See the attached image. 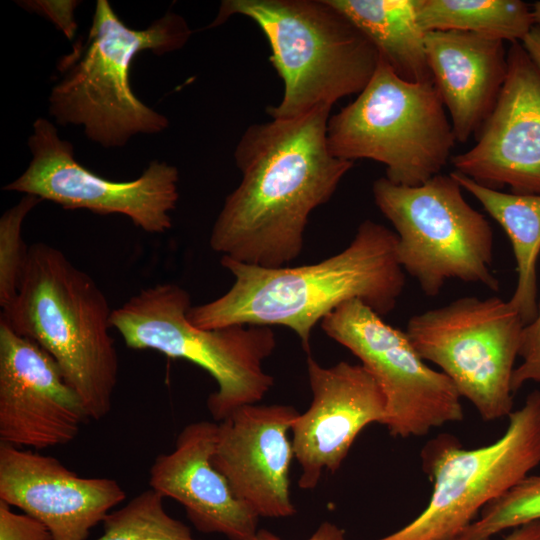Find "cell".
Returning <instances> with one entry per match:
<instances>
[{"label":"cell","instance_id":"27","mask_svg":"<svg viewBox=\"0 0 540 540\" xmlns=\"http://www.w3.org/2000/svg\"><path fill=\"white\" fill-rule=\"evenodd\" d=\"M0 540H53L48 528L36 518L14 512L0 500Z\"/></svg>","mask_w":540,"mask_h":540},{"label":"cell","instance_id":"18","mask_svg":"<svg viewBox=\"0 0 540 540\" xmlns=\"http://www.w3.org/2000/svg\"><path fill=\"white\" fill-rule=\"evenodd\" d=\"M218 422L197 421L179 433L175 448L158 455L149 471L151 489L179 502L194 527L229 540H255L259 517L213 466Z\"/></svg>","mask_w":540,"mask_h":540},{"label":"cell","instance_id":"5","mask_svg":"<svg viewBox=\"0 0 540 540\" xmlns=\"http://www.w3.org/2000/svg\"><path fill=\"white\" fill-rule=\"evenodd\" d=\"M234 15L258 25L282 79L280 102L267 107L271 119H293L332 107L343 97L359 94L377 68L374 45L329 0H224L209 28Z\"/></svg>","mask_w":540,"mask_h":540},{"label":"cell","instance_id":"23","mask_svg":"<svg viewBox=\"0 0 540 540\" xmlns=\"http://www.w3.org/2000/svg\"><path fill=\"white\" fill-rule=\"evenodd\" d=\"M164 497L146 490L103 521V534L96 540H198L190 528L165 510Z\"/></svg>","mask_w":540,"mask_h":540},{"label":"cell","instance_id":"1","mask_svg":"<svg viewBox=\"0 0 540 540\" xmlns=\"http://www.w3.org/2000/svg\"><path fill=\"white\" fill-rule=\"evenodd\" d=\"M331 108L246 129L234 151L242 178L213 224L212 250L265 268L286 266L300 255L310 214L329 201L353 166L329 149Z\"/></svg>","mask_w":540,"mask_h":540},{"label":"cell","instance_id":"2","mask_svg":"<svg viewBox=\"0 0 540 540\" xmlns=\"http://www.w3.org/2000/svg\"><path fill=\"white\" fill-rule=\"evenodd\" d=\"M396 244L394 231L364 220L344 250L314 264L265 268L222 257L232 286L187 318L202 329L285 326L309 354L315 325L343 303L359 300L381 317L393 311L405 286Z\"/></svg>","mask_w":540,"mask_h":540},{"label":"cell","instance_id":"25","mask_svg":"<svg viewBox=\"0 0 540 540\" xmlns=\"http://www.w3.org/2000/svg\"><path fill=\"white\" fill-rule=\"evenodd\" d=\"M42 200L25 195L0 218V306L6 308L15 298L27 263L29 247L22 238V225L28 213Z\"/></svg>","mask_w":540,"mask_h":540},{"label":"cell","instance_id":"14","mask_svg":"<svg viewBox=\"0 0 540 540\" xmlns=\"http://www.w3.org/2000/svg\"><path fill=\"white\" fill-rule=\"evenodd\" d=\"M507 59L506 80L476 143L451 162L483 186L540 194V71L521 43H512Z\"/></svg>","mask_w":540,"mask_h":540},{"label":"cell","instance_id":"4","mask_svg":"<svg viewBox=\"0 0 540 540\" xmlns=\"http://www.w3.org/2000/svg\"><path fill=\"white\" fill-rule=\"evenodd\" d=\"M186 20L168 11L145 29L128 27L107 0H97L87 39L60 61L65 72L49 96L60 125L82 126L105 148L122 147L137 134L164 131L169 121L134 94L130 69L145 50L156 55L182 48L191 36Z\"/></svg>","mask_w":540,"mask_h":540},{"label":"cell","instance_id":"24","mask_svg":"<svg viewBox=\"0 0 540 540\" xmlns=\"http://www.w3.org/2000/svg\"><path fill=\"white\" fill-rule=\"evenodd\" d=\"M540 520V474L529 475L481 510L474 520L451 540H490L508 528Z\"/></svg>","mask_w":540,"mask_h":540},{"label":"cell","instance_id":"21","mask_svg":"<svg viewBox=\"0 0 540 540\" xmlns=\"http://www.w3.org/2000/svg\"><path fill=\"white\" fill-rule=\"evenodd\" d=\"M462 189L474 196L503 228L513 248L517 283L509 302L528 325L538 311L537 262L540 254V194H514L479 184L453 171Z\"/></svg>","mask_w":540,"mask_h":540},{"label":"cell","instance_id":"22","mask_svg":"<svg viewBox=\"0 0 540 540\" xmlns=\"http://www.w3.org/2000/svg\"><path fill=\"white\" fill-rule=\"evenodd\" d=\"M424 31H461L521 43L534 27L531 7L521 0H416Z\"/></svg>","mask_w":540,"mask_h":540},{"label":"cell","instance_id":"9","mask_svg":"<svg viewBox=\"0 0 540 540\" xmlns=\"http://www.w3.org/2000/svg\"><path fill=\"white\" fill-rule=\"evenodd\" d=\"M433 482L425 509L409 524L376 540H449L486 505L498 499L540 465V390L508 416L504 434L493 443L466 449L441 434L421 452Z\"/></svg>","mask_w":540,"mask_h":540},{"label":"cell","instance_id":"17","mask_svg":"<svg viewBox=\"0 0 540 540\" xmlns=\"http://www.w3.org/2000/svg\"><path fill=\"white\" fill-rule=\"evenodd\" d=\"M125 498L114 479L81 477L54 457L0 443V500L42 522L53 540H87Z\"/></svg>","mask_w":540,"mask_h":540},{"label":"cell","instance_id":"12","mask_svg":"<svg viewBox=\"0 0 540 540\" xmlns=\"http://www.w3.org/2000/svg\"><path fill=\"white\" fill-rule=\"evenodd\" d=\"M28 146L30 164L3 190L33 195L68 210L124 215L148 233H164L172 227L170 213L179 198V172L174 165L154 160L134 180L103 178L75 160L72 144L59 138L55 125L42 117L33 123Z\"/></svg>","mask_w":540,"mask_h":540},{"label":"cell","instance_id":"8","mask_svg":"<svg viewBox=\"0 0 540 540\" xmlns=\"http://www.w3.org/2000/svg\"><path fill=\"white\" fill-rule=\"evenodd\" d=\"M372 192L376 206L395 229L400 266L425 295H438L447 281L455 279L498 291L499 281L491 270L492 227L465 200L451 173L418 186L381 177Z\"/></svg>","mask_w":540,"mask_h":540},{"label":"cell","instance_id":"20","mask_svg":"<svg viewBox=\"0 0 540 540\" xmlns=\"http://www.w3.org/2000/svg\"><path fill=\"white\" fill-rule=\"evenodd\" d=\"M374 45L402 79L431 83L425 36L416 0H329Z\"/></svg>","mask_w":540,"mask_h":540},{"label":"cell","instance_id":"32","mask_svg":"<svg viewBox=\"0 0 540 540\" xmlns=\"http://www.w3.org/2000/svg\"><path fill=\"white\" fill-rule=\"evenodd\" d=\"M534 26L540 27V1L535 2L531 7Z\"/></svg>","mask_w":540,"mask_h":540},{"label":"cell","instance_id":"10","mask_svg":"<svg viewBox=\"0 0 540 540\" xmlns=\"http://www.w3.org/2000/svg\"><path fill=\"white\" fill-rule=\"evenodd\" d=\"M525 324L509 300L466 296L412 316L406 334L484 421L514 410L512 376Z\"/></svg>","mask_w":540,"mask_h":540},{"label":"cell","instance_id":"19","mask_svg":"<svg viewBox=\"0 0 540 540\" xmlns=\"http://www.w3.org/2000/svg\"><path fill=\"white\" fill-rule=\"evenodd\" d=\"M428 65L456 142L480 132L492 113L508 71L504 42L461 31H428Z\"/></svg>","mask_w":540,"mask_h":540},{"label":"cell","instance_id":"6","mask_svg":"<svg viewBox=\"0 0 540 540\" xmlns=\"http://www.w3.org/2000/svg\"><path fill=\"white\" fill-rule=\"evenodd\" d=\"M191 306L186 289L160 283L114 309L111 324L131 349L154 350L206 370L218 386L207 408L219 422L244 405L257 404L272 388L274 379L263 363L274 352L276 338L267 326L196 327L187 318Z\"/></svg>","mask_w":540,"mask_h":540},{"label":"cell","instance_id":"3","mask_svg":"<svg viewBox=\"0 0 540 540\" xmlns=\"http://www.w3.org/2000/svg\"><path fill=\"white\" fill-rule=\"evenodd\" d=\"M112 312L93 278L38 242L29 246L17 294L0 318L55 360L88 419L97 421L111 410L119 375Z\"/></svg>","mask_w":540,"mask_h":540},{"label":"cell","instance_id":"30","mask_svg":"<svg viewBox=\"0 0 540 540\" xmlns=\"http://www.w3.org/2000/svg\"><path fill=\"white\" fill-rule=\"evenodd\" d=\"M521 45L540 71V27L534 26Z\"/></svg>","mask_w":540,"mask_h":540},{"label":"cell","instance_id":"29","mask_svg":"<svg viewBox=\"0 0 540 540\" xmlns=\"http://www.w3.org/2000/svg\"><path fill=\"white\" fill-rule=\"evenodd\" d=\"M255 540H282L266 529H258ZM307 540H346L344 530L331 522H323Z\"/></svg>","mask_w":540,"mask_h":540},{"label":"cell","instance_id":"13","mask_svg":"<svg viewBox=\"0 0 540 540\" xmlns=\"http://www.w3.org/2000/svg\"><path fill=\"white\" fill-rule=\"evenodd\" d=\"M85 407L55 360L0 318V443L45 449L76 438Z\"/></svg>","mask_w":540,"mask_h":540},{"label":"cell","instance_id":"28","mask_svg":"<svg viewBox=\"0 0 540 540\" xmlns=\"http://www.w3.org/2000/svg\"><path fill=\"white\" fill-rule=\"evenodd\" d=\"M22 7L31 12H35L47 17L64 35L72 40L77 30V23L74 17V11L79 5V1H21Z\"/></svg>","mask_w":540,"mask_h":540},{"label":"cell","instance_id":"11","mask_svg":"<svg viewBox=\"0 0 540 540\" xmlns=\"http://www.w3.org/2000/svg\"><path fill=\"white\" fill-rule=\"evenodd\" d=\"M331 339L354 354L385 397V425L393 437L424 436L464 418L461 396L441 371L429 367L407 334L359 300L343 303L321 321Z\"/></svg>","mask_w":540,"mask_h":540},{"label":"cell","instance_id":"15","mask_svg":"<svg viewBox=\"0 0 540 540\" xmlns=\"http://www.w3.org/2000/svg\"><path fill=\"white\" fill-rule=\"evenodd\" d=\"M306 365L312 402L295 419L291 442L301 469L298 486L312 490L324 471L341 467L365 427L385 425L387 409L380 386L361 363L324 367L308 355Z\"/></svg>","mask_w":540,"mask_h":540},{"label":"cell","instance_id":"16","mask_svg":"<svg viewBox=\"0 0 540 540\" xmlns=\"http://www.w3.org/2000/svg\"><path fill=\"white\" fill-rule=\"evenodd\" d=\"M299 415L291 405H244L218 422L213 466L234 495L259 518L293 516L288 432Z\"/></svg>","mask_w":540,"mask_h":540},{"label":"cell","instance_id":"7","mask_svg":"<svg viewBox=\"0 0 540 540\" xmlns=\"http://www.w3.org/2000/svg\"><path fill=\"white\" fill-rule=\"evenodd\" d=\"M327 141L342 160L377 161L392 183L418 186L441 174L456 138L433 82L406 81L379 57L357 98L330 116Z\"/></svg>","mask_w":540,"mask_h":540},{"label":"cell","instance_id":"26","mask_svg":"<svg viewBox=\"0 0 540 540\" xmlns=\"http://www.w3.org/2000/svg\"><path fill=\"white\" fill-rule=\"evenodd\" d=\"M519 357L522 361L512 376L513 393L528 382L540 383V303L536 317L524 327Z\"/></svg>","mask_w":540,"mask_h":540},{"label":"cell","instance_id":"31","mask_svg":"<svg viewBox=\"0 0 540 540\" xmlns=\"http://www.w3.org/2000/svg\"><path fill=\"white\" fill-rule=\"evenodd\" d=\"M505 540H540V520L516 527Z\"/></svg>","mask_w":540,"mask_h":540}]
</instances>
